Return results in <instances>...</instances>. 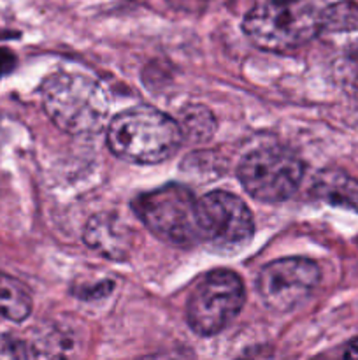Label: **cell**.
Segmentation results:
<instances>
[{"label": "cell", "instance_id": "obj_10", "mask_svg": "<svg viewBox=\"0 0 358 360\" xmlns=\"http://www.w3.org/2000/svg\"><path fill=\"white\" fill-rule=\"evenodd\" d=\"M312 193L332 206L346 207L358 213V179L346 172L329 169L316 176Z\"/></svg>", "mask_w": 358, "mask_h": 360}, {"label": "cell", "instance_id": "obj_11", "mask_svg": "<svg viewBox=\"0 0 358 360\" xmlns=\"http://www.w3.org/2000/svg\"><path fill=\"white\" fill-rule=\"evenodd\" d=\"M32 313L28 288L16 278L0 273V316L11 322H23Z\"/></svg>", "mask_w": 358, "mask_h": 360}, {"label": "cell", "instance_id": "obj_8", "mask_svg": "<svg viewBox=\"0 0 358 360\" xmlns=\"http://www.w3.org/2000/svg\"><path fill=\"white\" fill-rule=\"evenodd\" d=\"M321 280V271L304 257H288L267 264L258 274L256 290L267 308L290 311L307 301Z\"/></svg>", "mask_w": 358, "mask_h": 360}, {"label": "cell", "instance_id": "obj_3", "mask_svg": "<svg viewBox=\"0 0 358 360\" xmlns=\"http://www.w3.org/2000/svg\"><path fill=\"white\" fill-rule=\"evenodd\" d=\"M321 11L314 0H262L246 14L242 30L265 51H291L321 32Z\"/></svg>", "mask_w": 358, "mask_h": 360}, {"label": "cell", "instance_id": "obj_9", "mask_svg": "<svg viewBox=\"0 0 358 360\" xmlns=\"http://www.w3.org/2000/svg\"><path fill=\"white\" fill-rule=\"evenodd\" d=\"M84 243L98 255L109 260H125L133 248V231L112 213L90 218L84 227Z\"/></svg>", "mask_w": 358, "mask_h": 360}, {"label": "cell", "instance_id": "obj_1", "mask_svg": "<svg viewBox=\"0 0 358 360\" xmlns=\"http://www.w3.org/2000/svg\"><path fill=\"white\" fill-rule=\"evenodd\" d=\"M183 141L179 123L150 105L126 109L109 122L107 146L132 164H160L174 157Z\"/></svg>", "mask_w": 358, "mask_h": 360}, {"label": "cell", "instance_id": "obj_4", "mask_svg": "<svg viewBox=\"0 0 358 360\" xmlns=\"http://www.w3.org/2000/svg\"><path fill=\"white\" fill-rule=\"evenodd\" d=\"M144 227L161 241L190 248L200 243L199 200L179 183L140 193L132 202Z\"/></svg>", "mask_w": 358, "mask_h": 360}, {"label": "cell", "instance_id": "obj_7", "mask_svg": "<svg viewBox=\"0 0 358 360\" xmlns=\"http://www.w3.org/2000/svg\"><path fill=\"white\" fill-rule=\"evenodd\" d=\"M200 243L223 255L237 253L251 243L255 220L241 197L214 190L199 199Z\"/></svg>", "mask_w": 358, "mask_h": 360}, {"label": "cell", "instance_id": "obj_13", "mask_svg": "<svg viewBox=\"0 0 358 360\" xmlns=\"http://www.w3.org/2000/svg\"><path fill=\"white\" fill-rule=\"evenodd\" d=\"M358 28V4L343 0L323 7L321 32H351Z\"/></svg>", "mask_w": 358, "mask_h": 360}, {"label": "cell", "instance_id": "obj_14", "mask_svg": "<svg viewBox=\"0 0 358 360\" xmlns=\"http://www.w3.org/2000/svg\"><path fill=\"white\" fill-rule=\"evenodd\" d=\"M346 357H357L358 359V340L353 341L350 345V348L346 350Z\"/></svg>", "mask_w": 358, "mask_h": 360}, {"label": "cell", "instance_id": "obj_12", "mask_svg": "<svg viewBox=\"0 0 358 360\" xmlns=\"http://www.w3.org/2000/svg\"><path fill=\"white\" fill-rule=\"evenodd\" d=\"M179 129H181L183 137H188L193 141H206L216 130V120L207 108L193 105L181 115Z\"/></svg>", "mask_w": 358, "mask_h": 360}, {"label": "cell", "instance_id": "obj_5", "mask_svg": "<svg viewBox=\"0 0 358 360\" xmlns=\"http://www.w3.org/2000/svg\"><path fill=\"white\" fill-rule=\"evenodd\" d=\"M246 288L234 271L216 269L204 276L186 304L188 326L199 336H216L239 316Z\"/></svg>", "mask_w": 358, "mask_h": 360}, {"label": "cell", "instance_id": "obj_2", "mask_svg": "<svg viewBox=\"0 0 358 360\" xmlns=\"http://www.w3.org/2000/svg\"><path fill=\"white\" fill-rule=\"evenodd\" d=\"M41 98L49 120L70 136H91L107 123V94L83 74H53L42 83Z\"/></svg>", "mask_w": 358, "mask_h": 360}, {"label": "cell", "instance_id": "obj_6", "mask_svg": "<svg viewBox=\"0 0 358 360\" xmlns=\"http://www.w3.org/2000/svg\"><path fill=\"white\" fill-rule=\"evenodd\" d=\"M242 188L260 202H283L300 186L304 164L284 148H260L241 160L237 167Z\"/></svg>", "mask_w": 358, "mask_h": 360}]
</instances>
